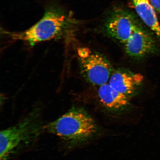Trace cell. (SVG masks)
I'll return each mask as SVG.
<instances>
[{
  "mask_svg": "<svg viewBox=\"0 0 160 160\" xmlns=\"http://www.w3.org/2000/svg\"><path fill=\"white\" fill-rule=\"evenodd\" d=\"M49 133L57 136L68 148L87 141L97 131L95 122L84 110L72 107L46 126Z\"/></svg>",
  "mask_w": 160,
  "mask_h": 160,
  "instance_id": "6da1fadb",
  "label": "cell"
},
{
  "mask_svg": "<svg viewBox=\"0 0 160 160\" xmlns=\"http://www.w3.org/2000/svg\"><path fill=\"white\" fill-rule=\"evenodd\" d=\"M44 128L39 110L35 109L15 125L1 131L0 160H8L34 142Z\"/></svg>",
  "mask_w": 160,
  "mask_h": 160,
  "instance_id": "7a4b0ae2",
  "label": "cell"
},
{
  "mask_svg": "<svg viewBox=\"0 0 160 160\" xmlns=\"http://www.w3.org/2000/svg\"><path fill=\"white\" fill-rule=\"evenodd\" d=\"M68 18L61 10L50 9L39 21L29 29L21 32H9L8 35L12 40L24 42L33 46L62 35L69 25Z\"/></svg>",
  "mask_w": 160,
  "mask_h": 160,
  "instance_id": "3957f363",
  "label": "cell"
},
{
  "mask_svg": "<svg viewBox=\"0 0 160 160\" xmlns=\"http://www.w3.org/2000/svg\"><path fill=\"white\" fill-rule=\"evenodd\" d=\"M78 54L82 71L89 83L100 86L108 82L113 72L109 60L89 48H79Z\"/></svg>",
  "mask_w": 160,
  "mask_h": 160,
  "instance_id": "277c9868",
  "label": "cell"
},
{
  "mask_svg": "<svg viewBox=\"0 0 160 160\" xmlns=\"http://www.w3.org/2000/svg\"><path fill=\"white\" fill-rule=\"evenodd\" d=\"M134 14L124 9L113 12L105 23L107 33L119 42L124 44L139 24Z\"/></svg>",
  "mask_w": 160,
  "mask_h": 160,
  "instance_id": "5b68a950",
  "label": "cell"
},
{
  "mask_svg": "<svg viewBox=\"0 0 160 160\" xmlns=\"http://www.w3.org/2000/svg\"><path fill=\"white\" fill-rule=\"evenodd\" d=\"M126 52L134 59H140L155 53L157 43L148 31L139 24L124 43Z\"/></svg>",
  "mask_w": 160,
  "mask_h": 160,
  "instance_id": "8992f818",
  "label": "cell"
},
{
  "mask_svg": "<svg viewBox=\"0 0 160 160\" xmlns=\"http://www.w3.org/2000/svg\"><path fill=\"white\" fill-rule=\"evenodd\" d=\"M143 81L141 74L118 70L113 72L108 83L116 91L129 96L135 92Z\"/></svg>",
  "mask_w": 160,
  "mask_h": 160,
  "instance_id": "52a82bcc",
  "label": "cell"
},
{
  "mask_svg": "<svg viewBox=\"0 0 160 160\" xmlns=\"http://www.w3.org/2000/svg\"><path fill=\"white\" fill-rule=\"evenodd\" d=\"M98 95L101 104L110 110L122 109L129 103V96L116 91L108 83L99 86Z\"/></svg>",
  "mask_w": 160,
  "mask_h": 160,
  "instance_id": "ba28073f",
  "label": "cell"
},
{
  "mask_svg": "<svg viewBox=\"0 0 160 160\" xmlns=\"http://www.w3.org/2000/svg\"><path fill=\"white\" fill-rule=\"evenodd\" d=\"M136 12L145 24L153 31L160 42V25L155 10L149 0H132Z\"/></svg>",
  "mask_w": 160,
  "mask_h": 160,
  "instance_id": "9c48e42d",
  "label": "cell"
},
{
  "mask_svg": "<svg viewBox=\"0 0 160 160\" xmlns=\"http://www.w3.org/2000/svg\"><path fill=\"white\" fill-rule=\"evenodd\" d=\"M155 11L160 14V0H149Z\"/></svg>",
  "mask_w": 160,
  "mask_h": 160,
  "instance_id": "30bf717a",
  "label": "cell"
}]
</instances>
